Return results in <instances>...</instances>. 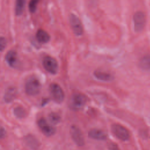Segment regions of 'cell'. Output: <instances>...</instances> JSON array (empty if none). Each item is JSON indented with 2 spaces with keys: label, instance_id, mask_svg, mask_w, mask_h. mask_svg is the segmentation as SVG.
Segmentation results:
<instances>
[{
  "label": "cell",
  "instance_id": "obj_22",
  "mask_svg": "<svg viewBox=\"0 0 150 150\" xmlns=\"http://www.w3.org/2000/svg\"><path fill=\"white\" fill-rule=\"evenodd\" d=\"M4 134H5V130L3 128H1V138H2L3 136L5 135Z\"/></svg>",
  "mask_w": 150,
  "mask_h": 150
},
{
  "label": "cell",
  "instance_id": "obj_7",
  "mask_svg": "<svg viewBox=\"0 0 150 150\" xmlns=\"http://www.w3.org/2000/svg\"><path fill=\"white\" fill-rule=\"evenodd\" d=\"M69 21L71 28L75 35L80 36L83 33V28L80 19L74 14H70L69 17Z\"/></svg>",
  "mask_w": 150,
  "mask_h": 150
},
{
  "label": "cell",
  "instance_id": "obj_13",
  "mask_svg": "<svg viewBox=\"0 0 150 150\" xmlns=\"http://www.w3.org/2000/svg\"><path fill=\"white\" fill-rule=\"evenodd\" d=\"M139 64L142 70L150 73V55H146L142 57Z\"/></svg>",
  "mask_w": 150,
  "mask_h": 150
},
{
  "label": "cell",
  "instance_id": "obj_14",
  "mask_svg": "<svg viewBox=\"0 0 150 150\" xmlns=\"http://www.w3.org/2000/svg\"><path fill=\"white\" fill-rule=\"evenodd\" d=\"M25 3L26 0H16L15 12V14L17 16H20L22 14L24 10Z\"/></svg>",
  "mask_w": 150,
  "mask_h": 150
},
{
  "label": "cell",
  "instance_id": "obj_17",
  "mask_svg": "<svg viewBox=\"0 0 150 150\" xmlns=\"http://www.w3.org/2000/svg\"><path fill=\"white\" fill-rule=\"evenodd\" d=\"M40 0H30L29 3V10L31 13H34L37 8V5Z\"/></svg>",
  "mask_w": 150,
  "mask_h": 150
},
{
  "label": "cell",
  "instance_id": "obj_21",
  "mask_svg": "<svg viewBox=\"0 0 150 150\" xmlns=\"http://www.w3.org/2000/svg\"><path fill=\"white\" fill-rule=\"evenodd\" d=\"M110 150H119L118 146L114 144H112L110 146Z\"/></svg>",
  "mask_w": 150,
  "mask_h": 150
},
{
  "label": "cell",
  "instance_id": "obj_19",
  "mask_svg": "<svg viewBox=\"0 0 150 150\" xmlns=\"http://www.w3.org/2000/svg\"><path fill=\"white\" fill-rule=\"evenodd\" d=\"M50 120L52 122L57 123L59 121V117L56 114H51L49 115Z\"/></svg>",
  "mask_w": 150,
  "mask_h": 150
},
{
  "label": "cell",
  "instance_id": "obj_12",
  "mask_svg": "<svg viewBox=\"0 0 150 150\" xmlns=\"http://www.w3.org/2000/svg\"><path fill=\"white\" fill-rule=\"evenodd\" d=\"M5 60L11 67H15L17 62V54L13 50L9 51L5 56Z\"/></svg>",
  "mask_w": 150,
  "mask_h": 150
},
{
  "label": "cell",
  "instance_id": "obj_8",
  "mask_svg": "<svg viewBox=\"0 0 150 150\" xmlns=\"http://www.w3.org/2000/svg\"><path fill=\"white\" fill-rule=\"evenodd\" d=\"M38 126L42 132L46 136H50L54 134V128L50 125L44 118H40L38 121Z\"/></svg>",
  "mask_w": 150,
  "mask_h": 150
},
{
  "label": "cell",
  "instance_id": "obj_4",
  "mask_svg": "<svg viewBox=\"0 0 150 150\" xmlns=\"http://www.w3.org/2000/svg\"><path fill=\"white\" fill-rule=\"evenodd\" d=\"M87 101L84 95L80 93L74 94L70 99V107L74 110H79L82 108Z\"/></svg>",
  "mask_w": 150,
  "mask_h": 150
},
{
  "label": "cell",
  "instance_id": "obj_3",
  "mask_svg": "<svg viewBox=\"0 0 150 150\" xmlns=\"http://www.w3.org/2000/svg\"><path fill=\"white\" fill-rule=\"evenodd\" d=\"M134 30L137 32H141L146 25V16L142 11L135 12L133 16Z\"/></svg>",
  "mask_w": 150,
  "mask_h": 150
},
{
  "label": "cell",
  "instance_id": "obj_2",
  "mask_svg": "<svg viewBox=\"0 0 150 150\" xmlns=\"http://www.w3.org/2000/svg\"><path fill=\"white\" fill-rule=\"evenodd\" d=\"M49 91L52 99L57 103H62L64 98V93L61 87L56 84L52 83L50 85Z\"/></svg>",
  "mask_w": 150,
  "mask_h": 150
},
{
  "label": "cell",
  "instance_id": "obj_15",
  "mask_svg": "<svg viewBox=\"0 0 150 150\" xmlns=\"http://www.w3.org/2000/svg\"><path fill=\"white\" fill-rule=\"evenodd\" d=\"M16 95V90L15 88H9L4 95V100L6 102L12 101Z\"/></svg>",
  "mask_w": 150,
  "mask_h": 150
},
{
  "label": "cell",
  "instance_id": "obj_5",
  "mask_svg": "<svg viewBox=\"0 0 150 150\" xmlns=\"http://www.w3.org/2000/svg\"><path fill=\"white\" fill-rule=\"evenodd\" d=\"M44 69L51 74H56L58 70V64L57 61L53 57L47 56L45 57L42 62Z\"/></svg>",
  "mask_w": 150,
  "mask_h": 150
},
{
  "label": "cell",
  "instance_id": "obj_20",
  "mask_svg": "<svg viewBox=\"0 0 150 150\" xmlns=\"http://www.w3.org/2000/svg\"><path fill=\"white\" fill-rule=\"evenodd\" d=\"M6 45V40L4 37H1L0 38V49L2 51Z\"/></svg>",
  "mask_w": 150,
  "mask_h": 150
},
{
  "label": "cell",
  "instance_id": "obj_1",
  "mask_svg": "<svg viewBox=\"0 0 150 150\" xmlns=\"http://www.w3.org/2000/svg\"><path fill=\"white\" fill-rule=\"evenodd\" d=\"M40 83L35 77H30L26 82L25 91L29 96H35L38 94L40 90Z\"/></svg>",
  "mask_w": 150,
  "mask_h": 150
},
{
  "label": "cell",
  "instance_id": "obj_11",
  "mask_svg": "<svg viewBox=\"0 0 150 150\" xmlns=\"http://www.w3.org/2000/svg\"><path fill=\"white\" fill-rule=\"evenodd\" d=\"M36 38L38 41L42 43H46L50 39V36L49 34L43 29H39L37 31L36 34Z\"/></svg>",
  "mask_w": 150,
  "mask_h": 150
},
{
  "label": "cell",
  "instance_id": "obj_16",
  "mask_svg": "<svg viewBox=\"0 0 150 150\" xmlns=\"http://www.w3.org/2000/svg\"><path fill=\"white\" fill-rule=\"evenodd\" d=\"M94 76L97 79L102 81H110L112 79V76L110 74L102 71L98 70L95 71Z\"/></svg>",
  "mask_w": 150,
  "mask_h": 150
},
{
  "label": "cell",
  "instance_id": "obj_6",
  "mask_svg": "<svg viewBox=\"0 0 150 150\" xmlns=\"http://www.w3.org/2000/svg\"><path fill=\"white\" fill-rule=\"evenodd\" d=\"M111 131L113 134L119 139L127 141L129 138L128 131L124 127L120 124H114L111 127Z\"/></svg>",
  "mask_w": 150,
  "mask_h": 150
},
{
  "label": "cell",
  "instance_id": "obj_9",
  "mask_svg": "<svg viewBox=\"0 0 150 150\" xmlns=\"http://www.w3.org/2000/svg\"><path fill=\"white\" fill-rule=\"evenodd\" d=\"M71 137L74 142L79 145L84 144V138L80 129L76 126H72L70 129Z\"/></svg>",
  "mask_w": 150,
  "mask_h": 150
},
{
  "label": "cell",
  "instance_id": "obj_10",
  "mask_svg": "<svg viewBox=\"0 0 150 150\" xmlns=\"http://www.w3.org/2000/svg\"><path fill=\"white\" fill-rule=\"evenodd\" d=\"M88 136L94 139L97 140H104L107 138L106 134L101 129H93L88 132Z\"/></svg>",
  "mask_w": 150,
  "mask_h": 150
},
{
  "label": "cell",
  "instance_id": "obj_18",
  "mask_svg": "<svg viewBox=\"0 0 150 150\" xmlns=\"http://www.w3.org/2000/svg\"><path fill=\"white\" fill-rule=\"evenodd\" d=\"M14 114L18 118H23L26 115V112L23 108L18 107L14 109Z\"/></svg>",
  "mask_w": 150,
  "mask_h": 150
}]
</instances>
